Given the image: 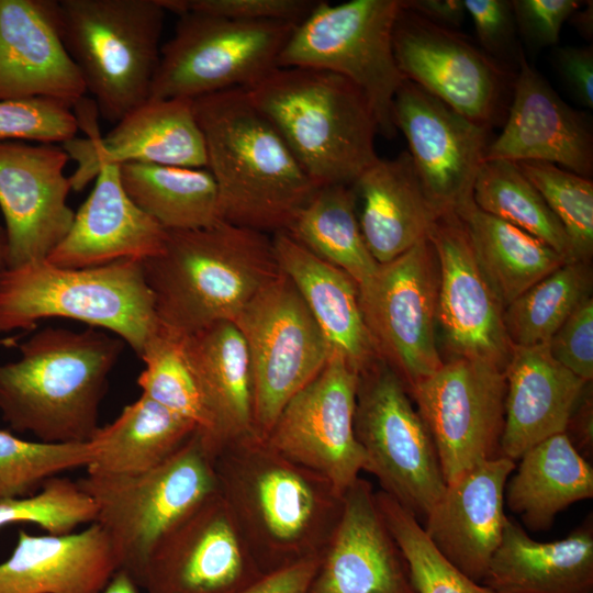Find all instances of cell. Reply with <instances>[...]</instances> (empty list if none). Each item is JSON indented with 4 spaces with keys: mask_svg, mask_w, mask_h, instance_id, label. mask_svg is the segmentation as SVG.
Masks as SVG:
<instances>
[{
    "mask_svg": "<svg viewBox=\"0 0 593 593\" xmlns=\"http://www.w3.org/2000/svg\"><path fill=\"white\" fill-rule=\"evenodd\" d=\"M219 494L262 574L320 558L343 511L326 478L254 434L213 454Z\"/></svg>",
    "mask_w": 593,
    "mask_h": 593,
    "instance_id": "6da1fadb",
    "label": "cell"
},
{
    "mask_svg": "<svg viewBox=\"0 0 593 593\" xmlns=\"http://www.w3.org/2000/svg\"><path fill=\"white\" fill-rule=\"evenodd\" d=\"M192 101L221 221L266 234L284 232L317 188L283 138L245 89Z\"/></svg>",
    "mask_w": 593,
    "mask_h": 593,
    "instance_id": "7a4b0ae2",
    "label": "cell"
},
{
    "mask_svg": "<svg viewBox=\"0 0 593 593\" xmlns=\"http://www.w3.org/2000/svg\"><path fill=\"white\" fill-rule=\"evenodd\" d=\"M124 342L89 328L46 327L0 365V413L9 427L45 444L89 443Z\"/></svg>",
    "mask_w": 593,
    "mask_h": 593,
    "instance_id": "3957f363",
    "label": "cell"
},
{
    "mask_svg": "<svg viewBox=\"0 0 593 593\" xmlns=\"http://www.w3.org/2000/svg\"><path fill=\"white\" fill-rule=\"evenodd\" d=\"M142 266L159 326L179 336L233 322L281 272L268 234L223 221L167 231L163 253Z\"/></svg>",
    "mask_w": 593,
    "mask_h": 593,
    "instance_id": "277c9868",
    "label": "cell"
},
{
    "mask_svg": "<svg viewBox=\"0 0 593 593\" xmlns=\"http://www.w3.org/2000/svg\"><path fill=\"white\" fill-rule=\"evenodd\" d=\"M246 91L316 188L351 186L379 159L374 148L379 128L371 107L345 77L311 68H276Z\"/></svg>",
    "mask_w": 593,
    "mask_h": 593,
    "instance_id": "5b68a950",
    "label": "cell"
},
{
    "mask_svg": "<svg viewBox=\"0 0 593 593\" xmlns=\"http://www.w3.org/2000/svg\"><path fill=\"white\" fill-rule=\"evenodd\" d=\"M66 317L114 333L139 357L159 322L141 260L63 268L47 259L0 273V333Z\"/></svg>",
    "mask_w": 593,
    "mask_h": 593,
    "instance_id": "8992f818",
    "label": "cell"
},
{
    "mask_svg": "<svg viewBox=\"0 0 593 593\" xmlns=\"http://www.w3.org/2000/svg\"><path fill=\"white\" fill-rule=\"evenodd\" d=\"M66 51L98 113L119 122L149 99L166 10L159 0H59Z\"/></svg>",
    "mask_w": 593,
    "mask_h": 593,
    "instance_id": "52a82bcc",
    "label": "cell"
},
{
    "mask_svg": "<svg viewBox=\"0 0 593 593\" xmlns=\"http://www.w3.org/2000/svg\"><path fill=\"white\" fill-rule=\"evenodd\" d=\"M96 505L97 523L138 585L158 541L205 500L219 494L213 456L198 429L169 458L133 474L78 480ZM119 569V570H120Z\"/></svg>",
    "mask_w": 593,
    "mask_h": 593,
    "instance_id": "ba28073f",
    "label": "cell"
},
{
    "mask_svg": "<svg viewBox=\"0 0 593 593\" xmlns=\"http://www.w3.org/2000/svg\"><path fill=\"white\" fill-rule=\"evenodd\" d=\"M401 0L318 1L284 44L278 68H311L351 81L368 100L379 133L396 134L394 96L404 80L393 54V27Z\"/></svg>",
    "mask_w": 593,
    "mask_h": 593,
    "instance_id": "9c48e42d",
    "label": "cell"
},
{
    "mask_svg": "<svg viewBox=\"0 0 593 593\" xmlns=\"http://www.w3.org/2000/svg\"><path fill=\"white\" fill-rule=\"evenodd\" d=\"M354 430L381 491L425 519L446 488L438 455L404 382L379 358L359 372Z\"/></svg>",
    "mask_w": 593,
    "mask_h": 593,
    "instance_id": "30bf717a",
    "label": "cell"
},
{
    "mask_svg": "<svg viewBox=\"0 0 593 593\" xmlns=\"http://www.w3.org/2000/svg\"><path fill=\"white\" fill-rule=\"evenodd\" d=\"M295 25L179 14L174 35L160 47L149 99L194 100L253 88L278 68L279 55Z\"/></svg>",
    "mask_w": 593,
    "mask_h": 593,
    "instance_id": "8fae6325",
    "label": "cell"
},
{
    "mask_svg": "<svg viewBox=\"0 0 593 593\" xmlns=\"http://www.w3.org/2000/svg\"><path fill=\"white\" fill-rule=\"evenodd\" d=\"M250 365L253 432L265 439L286 404L324 368L329 346L281 271L239 312Z\"/></svg>",
    "mask_w": 593,
    "mask_h": 593,
    "instance_id": "7c38bea8",
    "label": "cell"
},
{
    "mask_svg": "<svg viewBox=\"0 0 593 593\" xmlns=\"http://www.w3.org/2000/svg\"><path fill=\"white\" fill-rule=\"evenodd\" d=\"M438 288V259L429 238L379 265L358 287L374 351L407 391L444 365L436 337Z\"/></svg>",
    "mask_w": 593,
    "mask_h": 593,
    "instance_id": "4fadbf2b",
    "label": "cell"
},
{
    "mask_svg": "<svg viewBox=\"0 0 593 593\" xmlns=\"http://www.w3.org/2000/svg\"><path fill=\"white\" fill-rule=\"evenodd\" d=\"M505 392L504 370L462 358L444 361L409 390L433 438L446 484L502 456Z\"/></svg>",
    "mask_w": 593,
    "mask_h": 593,
    "instance_id": "5bb4252c",
    "label": "cell"
},
{
    "mask_svg": "<svg viewBox=\"0 0 593 593\" xmlns=\"http://www.w3.org/2000/svg\"><path fill=\"white\" fill-rule=\"evenodd\" d=\"M358 378L346 359L332 353L320 373L286 404L265 438L343 494L368 468L354 430Z\"/></svg>",
    "mask_w": 593,
    "mask_h": 593,
    "instance_id": "9a60e30c",
    "label": "cell"
},
{
    "mask_svg": "<svg viewBox=\"0 0 593 593\" xmlns=\"http://www.w3.org/2000/svg\"><path fill=\"white\" fill-rule=\"evenodd\" d=\"M392 46L404 79L469 120L492 127L507 78L499 61L456 30L434 24L402 7Z\"/></svg>",
    "mask_w": 593,
    "mask_h": 593,
    "instance_id": "2e32d148",
    "label": "cell"
},
{
    "mask_svg": "<svg viewBox=\"0 0 593 593\" xmlns=\"http://www.w3.org/2000/svg\"><path fill=\"white\" fill-rule=\"evenodd\" d=\"M393 124L409 144L419 183L439 214L472 200L490 130L404 79L392 107Z\"/></svg>",
    "mask_w": 593,
    "mask_h": 593,
    "instance_id": "e0dca14e",
    "label": "cell"
},
{
    "mask_svg": "<svg viewBox=\"0 0 593 593\" xmlns=\"http://www.w3.org/2000/svg\"><path fill=\"white\" fill-rule=\"evenodd\" d=\"M261 575L226 504L215 494L158 541L138 586L147 593H237Z\"/></svg>",
    "mask_w": 593,
    "mask_h": 593,
    "instance_id": "ac0fdd59",
    "label": "cell"
},
{
    "mask_svg": "<svg viewBox=\"0 0 593 593\" xmlns=\"http://www.w3.org/2000/svg\"><path fill=\"white\" fill-rule=\"evenodd\" d=\"M61 145L0 141V210L7 268L46 259L69 232L75 212Z\"/></svg>",
    "mask_w": 593,
    "mask_h": 593,
    "instance_id": "d6986e66",
    "label": "cell"
},
{
    "mask_svg": "<svg viewBox=\"0 0 593 593\" xmlns=\"http://www.w3.org/2000/svg\"><path fill=\"white\" fill-rule=\"evenodd\" d=\"M97 112L79 118L87 138L75 137L61 146L77 161L69 177L76 191L94 180L102 165L126 163L206 168L202 132L190 99H148L125 114L102 136Z\"/></svg>",
    "mask_w": 593,
    "mask_h": 593,
    "instance_id": "ffe728a7",
    "label": "cell"
},
{
    "mask_svg": "<svg viewBox=\"0 0 593 593\" xmlns=\"http://www.w3.org/2000/svg\"><path fill=\"white\" fill-rule=\"evenodd\" d=\"M439 268L437 327L450 359H470L505 370L512 353L504 307L482 273L455 212L438 216L430 232Z\"/></svg>",
    "mask_w": 593,
    "mask_h": 593,
    "instance_id": "44dd1931",
    "label": "cell"
},
{
    "mask_svg": "<svg viewBox=\"0 0 593 593\" xmlns=\"http://www.w3.org/2000/svg\"><path fill=\"white\" fill-rule=\"evenodd\" d=\"M374 492L361 477L345 490L339 522L306 593H416Z\"/></svg>",
    "mask_w": 593,
    "mask_h": 593,
    "instance_id": "7402d4cb",
    "label": "cell"
},
{
    "mask_svg": "<svg viewBox=\"0 0 593 593\" xmlns=\"http://www.w3.org/2000/svg\"><path fill=\"white\" fill-rule=\"evenodd\" d=\"M513 100L501 134L486 159L536 160L579 176L593 174V130L590 115L566 103L521 51Z\"/></svg>",
    "mask_w": 593,
    "mask_h": 593,
    "instance_id": "603a6c76",
    "label": "cell"
},
{
    "mask_svg": "<svg viewBox=\"0 0 593 593\" xmlns=\"http://www.w3.org/2000/svg\"><path fill=\"white\" fill-rule=\"evenodd\" d=\"M87 92L61 40L56 0H0V101L48 98L75 108Z\"/></svg>",
    "mask_w": 593,
    "mask_h": 593,
    "instance_id": "cb8c5ba5",
    "label": "cell"
},
{
    "mask_svg": "<svg viewBox=\"0 0 593 593\" xmlns=\"http://www.w3.org/2000/svg\"><path fill=\"white\" fill-rule=\"evenodd\" d=\"M516 461L480 462L451 482L424 519V532L457 570L482 583L500 546L507 516L505 486Z\"/></svg>",
    "mask_w": 593,
    "mask_h": 593,
    "instance_id": "d4e9b609",
    "label": "cell"
},
{
    "mask_svg": "<svg viewBox=\"0 0 593 593\" xmlns=\"http://www.w3.org/2000/svg\"><path fill=\"white\" fill-rule=\"evenodd\" d=\"M167 231L127 195L119 165H102L72 225L46 258L63 268L96 267L122 259L145 260L163 253Z\"/></svg>",
    "mask_w": 593,
    "mask_h": 593,
    "instance_id": "484cf974",
    "label": "cell"
},
{
    "mask_svg": "<svg viewBox=\"0 0 593 593\" xmlns=\"http://www.w3.org/2000/svg\"><path fill=\"white\" fill-rule=\"evenodd\" d=\"M504 373L500 448L502 456L517 461L529 448L564 433L590 382L556 361L547 344L513 346Z\"/></svg>",
    "mask_w": 593,
    "mask_h": 593,
    "instance_id": "4316f807",
    "label": "cell"
},
{
    "mask_svg": "<svg viewBox=\"0 0 593 593\" xmlns=\"http://www.w3.org/2000/svg\"><path fill=\"white\" fill-rule=\"evenodd\" d=\"M119 569L97 523L65 535L19 529L14 550L0 563V593H102Z\"/></svg>",
    "mask_w": 593,
    "mask_h": 593,
    "instance_id": "83f0119b",
    "label": "cell"
},
{
    "mask_svg": "<svg viewBox=\"0 0 593 593\" xmlns=\"http://www.w3.org/2000/svg\"><path fill=\"white\" fill-rule=\"evenodd\" d=\"M351 187L362 237L379 265L429 238L440 214L427 199L409 152L379 158Z\"/></svg>",
    "mask_w": 593,
    "mask_h": 593,
    "instance_id": "f1b7e54d",
    "label": "cell"
},
{
    "mask_svg": "<svg viewBox=\"0 0 593 593\" xmlns=\"http://www.w3.org/2000/svg\"><path fill=\"white\" fill-rule=\"evenodd\" d=\"M271 238L280 270L303 299L331 354L340 355L358 372L362 371L378 356L362 317L357 283L287 233H276Z\"/></svg>",
    "mask_w": 593,
    "mask_h": 593,
    "instance_id": "f546056e",
    "label": "cell"
},
{
    "mask_svg": "<svg viewBox=\"0 0 593 593\" xmlns=\"http://www.w3.org/2000/svg\"><path fill=\"white\" fill-rule=\"evenodd\" d=\"M495 593H593V522L539 542L507 517L482 582Z\"/></svg>",
    "mask_w": 593,
    "mask_h": 593,
    "instance_id": "4dcf8cb0",
    "label": "cell"
},
{
    "mask_svg": "<svg viewBox=\"0 0 593 593\" xmlns=\"http://www.w3.org/2000/svg\"><path fill=\"white\" fill-rule=\"evenodd\" d=\"M179 339L214 423L213 456L224 443L254 434L247 346L232 321L214 323Z\"/></svg>",
    "mask_w": 593,
    "mask_h": 593,
    "instance_id": "1f68e13d",
    "label": "cell"
},
{
    "mask_svg": "<svg viewBox=\"0 0 593 593\" xmlns=\"http://www.w3.org/2000/svg\"><path fill=\"white\" fill-rule=\"evenodd\" d=\"M505 486V503L530 530H547L558 513L593 497V468L564 433L526 450Z\"/></svg>",
    "mask_w": 593,
    "mask_h": 593,
    "instance_id": "d6a6232c",
    "label": "cell"
},
{
    "mask_svg": "<svg viewBox=\"0 0 593 593\" xmlns=\"http://www.w3.org/2000/svg\"><path fill=\"white\" fill-rule=\"evenodd\" d=\"M197 430L189 419L145 395L99 427L89 444V474L125 475L149 470L176 452Z\"/></svg>",
    "mask_w": 593,
    "mask_h": 593,
    "instance_id": "836d02e7",
    "label": "cell"
},
{
    "mask_svg": "<svg viewBox=\"0 0 593 593\" xmlns=\"http://www.w3.org/2000/svg\"><path fill=\"white\" fill-rule=\"evenodd\" d=\"M454 212L462 222L477 262L504 309L568 262L539 238L483 212L472 200Z\"/></svg>",
    "mask_w": 593,
    "mask_h": 593,
    "instance_id": "e575fe53",
    "label": "cell"
},
{
    "mask_svg": "<svg viewBox=\"0 0 593 593\" xmlns=\"http://www.w3.org/2000/svg\"><path fill=\"white\" fill-rule=\"evenodd\" d=\"M130 199L166 231H188L221 221L217 189L206 168L126 163L119 165Z\"/></svg>",
    "mask_w": 593,
    "mask_h": 593,
    "instance_id": "d590c367",
    "label": "cell"
},
{
    "mask_svg": "<svg viewBox=\"0 0 593 593\" xmlns=\"http://www.w3.org/2000/svg\"><path fill=\"white\" fill-rule=\"evenodd\" d=\"M284 233L316 257L346 272L358 287L379 267L362 237L351 186L317 188Z\"/></svg>",
    "mask_w": 593,
    "mask_h": 593,
    "instance_id": "8d00e7d4",
    "label": "cell"
},
{
    "mask_svg": "<svg viewBox=\"0 0 593 593\" xmlns=\"http://www.w3.org/2000/svg\"><path fill=\"white\" fill-rule=\"evenodd\" d=\"M472 201L483 212L529 233L572 261L561 223L516 161L484 160L473 183Z\"/></svg>",
    "mask_w": 593,
    "mask_h": 593,
    "instance_id": "74e56055",
    "label": "cell"
},
{
    "mask_svg": "<svg viewBox=\"0 0 593 593\" xmlns=\"http://www.w3.org/2000/svg\"><path fill=\"white\" fill-rule=\"evenodd\" d=\"M589 262L568 261L553 270L504 309L503 321L512 346L548 344L567 318L591 298Z\"/></svg>",
    "mask_w": 593,
    "mask_h": 593,
    "instance_id": "f35d334b",
    "label": "cell"
},
{
    "mask_svg": "<svg viewBox=\"0 0 593 593\" xmlns=\"http://www.w3.org/2000/svg\"><path fill=\"white\" fill-rule=\"evenodd\" d=\"M139 358L145 363L137 378L142 394L191 421L210 449L214 439V423L184 357L179 336L159 326Z\"/></svg>",
    "mask_w": 593,
    "mask_h": 593,
    "instance_id": "ab89813d",
    "label": "cell"
},
{
    "mask_svg": "<svg viewBox=\"0 0 593 593\" xmlns=\"http://www.w3.org/2000/svg\"><path fill=\"white\" fill-rule=\"evenodd\" d=\"M382 518L401 549L416 593H495L449 563L435 548L419 521L392 496L376 491Z\"/></svg>",
    "mask_w": 593,
    "mask_h": 593,
    "instance_id": "60d3db41",
    "label": "cell"
},
{
    "mask_svg": "<svg viewBox=\"0 0 593 593\" xmlns=\"http://www.w3.org/2000/svg\"><path fill=\"white\" fill-rule=\"evenodd\" d=\"M92 456L89 443L29 441L0 429V501L33 495L60 472L87 468Z\"/></svg>",
    "mask_w": 593,
    "mask_h": 593,
    "instance_id": "b9f144b4",
    "label": "cell"
},
{
    "mask_svg": "<svg viewBox=\"0 0 593 593\" xmlns=\"http://www.w3.org/2000/svg\"><path fill=\"white\" fill-rule=\"evenodd\" d=\"M561 223L572 261L589 262L593 254V182L553 164L517 163Z\"/></svg>",
    "mask_w": 593,
    "mask_h": 593,
    "instance_id": "7bdbcfd3",
    "label": "cell"
},
{
    "mask_svg": "<svg viewBox=\"0 0 593 593\" xmlns=\"http://www.w3.org/2000/svg\"><path fill=\"white\" fill-rule=\"evenodd\" d=\"M96 505L78 481L53 477L33 495L0 501V528L32 523L48 534L65 535L82 524H92Z\"/></svg>",
    "mask_w": 593,
    "mask_h": 593,
    "instance_id": "ee69618b",
    "label": "cell"
},
{
    "mask_svg": "<svg viewBox=\"0 0 593 593\" xmlns=\"http://www.w3.org/2000/svg\"><path fill=\"white\" fill-rule=\"evenodd\" d=\"M78 130L72 108L60 101L40 97L0 101V141L64 144Z\"/></svg>",
    "mask_w": 593,
    "mask_h": 593,
    "instance_id": "f6af8a7d",
    "label": "cell"
},
{
    "mask_svg": "<svg viewBox=\"0 0 593 593\" xmlns=\"http://www.w3.org/2000/svg\"><path fill=\"white\" fill-rule=\"evenodd\" d=\"M166 11L186 12L235 21L300 23L318 1L313 0H159Z\"/></svg>",
    "mask_w": 593,
    "mask_h": 593,
    "instance_id": "bcb514c9",
    "label": "cell"
},
{
    "mask_svg": "<svg viewBox=\"0 0 593 593\" xmlns=\"http://www.w3.org/2000/svg\"><path fill=\"white\" fill-rule=\"evenodd\" d=\"M551 357L572 373L593 378V300L581 303L548 342Z\"/></svg>",
    "mask_w": 593,
    "mask_h": 593,
    "instance_id": "7dc6e473",
    "label": "cell"
},
{
    "mask_svg": "<svg viewBox=\"0 0 593 593\" xmlns=\"http://www.w3.org/2000/svg\"><path fill=\"white\" fill-rule=\"evenodd\" d=\"M483 52L495 59L515 58L516 24L511 0H463Z\"/></svg>",
    "mask_w": 593,
    "mask_h": 593,
    "instance_id": "c3c4849f",
    "label": "cell"
},
{
    "mask_svg": "<svg viewBox=\"0 0 593 593\" xmlns=\"http://www.w3.org/2000/svg\"><path fill=\"white\" fill-rule=\"evenodd\" d=\"M517 34L533 48L555 46L560 31L582 0H511Z\"/></svg>",
    "mask_w": 593,
    "mask_h": 593,
    "instance_id": "681fc988",
    "label": "cell"
},
{
    "mask_svg": "<svg viewBox=\"0 0 593 593\" xmlns=\"http://www.w3.org/2000/svg\"><path fill=\"white\" fill-rule=\"evenodd\" d=\"M551 61L559 78L581 105L593 109V47H555Z\"/></svg>",
    "mask_w": 593,
    "mask_h": 593,
    "instance_id": "f907efd6",
    "label": "cell"
},
{
    "mask_svg": "<svg viewBox=\"0 0 593 593\" xmlns=\"http://www.w3.org/2000/svg\"><path fill=\"white\" fill-rule=\"evenodd\" d=\"M320 560L321 557L307 559L266 573L237 593H306Z\"/></svg>",
    "mask_w": 593,
    "mask_h": 593,
    "instance_id": "816d5d0a",
    "label": "cell"
},
{
    "mask_svg": "<svg viewBox=\"0 0 593 593\" xmlns=\"http://www.w3.org/2000/svg\"><path fill=\"white\" fill-rule=\"evenodd\" d=\"M401 7L451 30L459 27L467 14L463 0H401Z\"/></svg>",
    "mask_w": 593,
    "mask_h": 593,
    "instance_id": "f5cc1de1",
    "label": "cell"
},
{
    "mask_svg": "<svg viewBox=\"0 0 593 593\" xmlns=\"http://www.w3.org/2000/svg\"><path fill=\"white\" fill-rule=\"evenodd\" d=\"M586 388L579 404L574 409L564 434L575 450L586 460L593 455V416L592 396Z\"/></svg>",
    "mask_w": 593,
    "mask_h": 593,
    "instance_id": "db71d44e",
    "label": "cell"
},
{
    "mask_svg": "<svg viewBox=\"0 0 593 593\" xmlns=\"http://www.w3.org/2000/svg\"><path fill=\"white\" fill-rule=\"evenodd\" d=\"M568 21L586 40H592L593 35V1H585L584 4L574 11Z\"/></svg>",
    "mask_w": 593,
    "mask_h": 593,
    "instance_id": "11a10c76",
    "label": "cell"
},
{
    "mask_svg": "<svg viewBox=\"0 0 593 593\" xmlns=\"http://www.w3.org/2000/svg\"><path fill=\"white\" fill-rule=\"evenodd\" d=\"M138 585L124 570H118L102 593H138Z\"/></svg>",
    "mask_w": 593,
    "mask_h": 593,
    "instance_id": "9f6ffc18",
    "label": "cell"
},
{
    "mask_svg": "<svg viewBox=\"0 0 593 593\" xmlns=\"http://www.w3.org/2000/svg\"><path fill=\"white\" fill-rule=\"evenodd\" d=\"M7 268V238L5 233L0 227V273Z\"/></svg>",
    "mask_w": 593,
    "mask_h": 593,
    "instance_id": "6f0895ef",
    "label": "cell"
}]
</instances>
